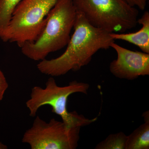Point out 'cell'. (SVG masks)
Returning a JSON list of instances; mask_svg holds the SVG:
<instances>
[{
    "label": "cell",
    "mask_w": 149,
    "mask_h": 149,
    "mask_svg": "<svg viewBox=\"0 0 149 149\" xmlns=\"http://www.w3.org/2000/svg\"><path fill=\"white\" fill-rule=\"evenodd\" d=\"M8 88V84L4 74L0 70V102L3 100L4 95Z\"/></svg>",
    "instance_id": "12"
},
{
    "label": "cell",
    "mask_w": 149,
    "mask_h": 149,
    "mask_svg": "<svg viewBox=\"0 0 149 149\" xmlns=\"http://www.w3.org/2000/svg\"><path fill=\"white\" fill-rule=\"evenodd\" d=\"M90 85L88 83L73 81L68 85L60 87L56 80L50 77L46 83V87L42 88L35 86L32 88L30 98L26 103L29 110V115L35 117L41 107L49 105L52 112L58 115L63 122L70 127H81L90 125L97 119V117L88 119L75 111L68 112L67 102L70 95L75 93L87 94Z\"/></svg>",
    "instance_id": "3"
},
{
    "label": "cell",
    "mask_w": 149,
    "mask_h": 149,
    "mask_svg": "<svg viewBox=\"0 0 149 149\" xmlns=\"http://www.w3.org/2000/svg\"><path fill=\"white\" fill-rule=\"evenodd\" d=\"M76 13L72 0H57L47 15L45 26L37 39L20 46L22 53L32 60L41 61L49 54L67 45Z\"/></svg>",
    "instance_id": "2"
},
{
    "label": "cell",
    "mask_w": 149,
    "mask_h": 149,
    "mask_svg": "<svg viewBox=\"0 0 149 149\" xmlns=\"http://www.w3.org/2000/svg\"><path fill=\"white\" fill-rule=\"evenodd\" d=\"M80 13L93 26L111 33H121L136 27L138 8L123 0H72Z\"/></svg>",
    "instance_id": "4"
},
{
    "label": "cell",
    "mask_w": 149,
    "mask_h": 149,
    "mask_svg": "<svg viewBox=\"0 0 149 149\" xmlns=\"http://www.w3.org/2000/svg\"><path fill=\"white\" fill-rule=\"evenodd\" d=\"M145 123L127 136L126 149H149V112L143 115Z\"/></svg>",
    "instance_id": "9"
},
{
    "label": "cell",
    "mask_w": 149,
    "mask_h": 149,
    "mask_svg": "<svg viewBox=\"0 0 149 149\" xmlns=\"http://www.w3.org/2000/svg\"><path fill=\"white\" fill-rule=\"evenodd\" d=\"M22 0H0V37L8 26L14 11Z\"/></svg>",
    "instance_id": "10"
},
{
    "label": "cell",
    "mask_w": 149,
    "mask_h": 149,
    "mask_svg": "<svg viewBox=\"0 0 149 149\" xmlns=\"http://www.w3.org/2000/svg\"><path fill=\"white\" fill-rule=\"evenodd\" d=\"M57 0H22L14 11L0 38L19 47L35 41L45 26L46 18Z\"/></svg>",
    "instance_id": "5"
},
{
    "label": "cell",
    "mask_w": 149,
    "mask_h": 149,
    "mask_svg": "<svg viewBox=\"0 0 149 149\" xmlns=\"http://www.w3.org/2000/svg\"><path fill=\"white\" fill-rule=\"evenodd\" d=\"M137 23L142 25V27L137 32L133 33H111L110 35L114 40H119L135 45L144 53L149 54V12L146 11Z\"/></svg>",
    "instance_id": "8"
},
{
    "label": "cell",
    "mask_w": 149,
    "mask_h": 149,
    "mask_svg": "<svg viewBox=\"0 0 149 149\" xmlns=\"http://www.w3.org/2000/svg\"><path fill=\"white\" fill-rule=\"evenodd\" d=\"M117 57L111 63L110 72L120 79L133 80L149 74V54L133 51L113 42L111 45Z\"/></svg>",
    "instance_id": "7"
},
{
    "label": "cell",
    "mask_w": 149,
    "mask_h": 149,
    "mask_svg": "<svg viewBox=\"0 0 149 149\" xmlns=\"http://www.w3.org/2000/svg\"><path fill=\"white\" fill-rule=\"evenodd\" d=\"M73 28L65 52L56 58L40 61L37 65L40 72L56 77L78 71L89 64L98 51L109 49L115 41L111 32L91 25L80 13H76Z\"/></svg>",
    "instance_id": "1"
},
{
    "label": "cell",
    "mask_w": 149,
    "mask_h": 149,
    "mask_svg": "<svg viewBox=\"0 0 149 149\" xmlns=\"http://www.w3.org/2000/svg\"><path fill=\"white\" fill-rule=\"evenodd\" d=\"M81 128L70 127L54 118L47 123L37 116L32 127L24 133L22 142L32 149H75Z\"/></svg>",
    "instance_id": "6"
},
{
    "label": "cell",
    "mask_w": 149,
    "mask_h": 149,
    "mask_svg": "<svg viewBox=\"0 0 149 149\" xmlns=\"http://www.w3.org/2000/svg\"><path fill=\"white\" fill-rule=\"evenodd\" d=\"M129 5L144 10L146 6L148 0H123Z\"/></svg>",
    "instance_id": "13"
},
{
    "label": "cell",
    "mask_w": 149,
    "mask_h": 149,
    "mask_svg": "<svg viewBox=\"0 0 149 149\" xmlns=\"http://www.w3.org/2000/svg\"><path fill=\"white\" fill-rule=\"evenodd\" d=\"M127 136L122 132L111 134L99 143L96 149H126Z\"/></svg>",
    "instance_id": "11"
}]
</instances>
